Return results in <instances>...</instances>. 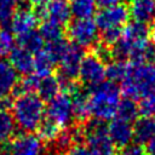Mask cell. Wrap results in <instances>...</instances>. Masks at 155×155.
Here are the masks:
<instances>
[{"label":"cell","mask_w":155,"mask_h":155,"mask_svg":"<svg viewBox=\"0 0 155 155\" xmlns=\"http://www.w3.org/2000/svg\"><path fill=\"white\" fill-rule=\"evenodd\" d=\"M130 17L128 8L125 4H115L111 6H105L102 7L101 11L96 15V24L98 29L105 30V29H111V28H122Z\"/></svg>","instance_id":"obj_10"},{"label":"cell","mask_w":155,"mask_h":155,"mask_svg":"<svg viewBox=\"0 0 155 155\" xmlns=\"http://www.w3.org/2000/svg\"><path fill=\"white\" fill-rule=\"evenodd\" d=\"M39 81H40V78L36 76L34 73L23 75V78L19 81H17L15 88L12 90V94L16 97L23 93H36Z\"/></svg>","instance_id":"obj_25"},{"label":"cell","mask_w":155,"mask_h":155,"mask_svg":"<svg viewBox=\"0 0 155 155\" xmlns=\"http://www.w3.org/2000/svg\"><path fill=\"white\" fill-rule=\"evenodd\" d=\"M108 134L116 148H125L131 144L133 139V124L115 116L110 120L108 127Z\"/></svg>","instance_id":"obj_14"},{"label":"cell","mask_w":155,"mask_h":155,"mask_svg":"<svg viewBox=\"0 0 155 155\" xmlns=\"http://www.w3.org/2000/svg\"><path fill=\"white\" fill-rule=\"evenodd\" d=\"M17 40H18L19 46L24 47L25 50H28L33 54H35L36 52L41 51L45 47V41L41 38V35L39 34V31H36V30L28 33L21 38H17Z\"/></svg>","instance_id":"obj_27"},{"label":"cell","mask_w":155,"mask_h":155,"mask_svg":"<svg viewBox=\"0 0 155 155\" xmlns=\"http://www.w3.org/2000/svg\"><path fill=\"white\" fill-rule=\"evenodd\" d=\"M155 136V119L153 116L142 115L134 120L133 139L136 144L145 145Z\"/></svg>","instance_id":"obj_17"},{"label":"cell","mask_w":155,"mask_h":155,"mask_svg":"<svg viewBox=\"0 0 155 155\" xmlns=\"http://www.w3.org/2000/svg\"><path fill=\"white\" fill-rule=\"evenodd\" d=\"M45 116L54 122L59 128L69 127L74 120L69 93L61 91L57 96L50 99L45 107Z\"/></svg>","instance_id":"obj_7"},{"label":"cell","mask_w":155,"mask_h":155,"mask_svg":"<svg viewBox=\"0 0 155 155\" xmlns=\"http://www.w3.org/2000/svg\"><path fill=\"white\" fill-rule=\"evenodd\" d=\"M65 155H91V153L88 151L86 145L79 143V144H73L65 151Z\"/></svg>","instance_id":"obj_34"},{"label":"cell","mask_w":155,"mask_h":155,"mask_svg":"<svg viewBox=\"0 0 155 155\" xmlns=\"http://www.w3.org/2000/svg\"><path fill=\"white\" fill-rule=\"evenodd\" d=\"M15 47V36L8 29L0 28V58L7 57Z\"/></svg>","instance_id":"obj_31"},{"label":"cell","mask_w":155,"mask_h":155,"mask_svg":"<svg viewBox=\"0 0 155 155\" xmlns=\"http://www.w3.org/2000/svg\"><path fill=\"white\" fill-rule=\"evenodd\" d=\"M61 130L54 122H52L48 119H44L42 122L38 127V137L41 139L42 143H53L58 134L61 133Z\"/></svg>","instance_id":"obj_28"},{"label":"cell","mask_w":155,"mask_h":155,"mask_svg":"<svg viewBox=\"0 0 155 155\" xmlns=\"http://www.w3.org/2000/svg\"><path fill=\"white\" fill-rule=\"evenodd\" d=\"M96 2H97V5L105 7V6H111V5L119 4V2H121V0H96Z\"/></svg>","instance_id":"obj_36"},{"label":"cell","mask_w":155,"mask_h":155,"mask_svg":"<svg viewBox=\"0 0 155 155\" xmlns=\"http://www.w3.org/2000/svg\"><path fill=\"white\" fill-rule=\"evenodd\" d=\"M39 34L44 39L45 44L54 42L57 40L64 39V30L63 27L52 22V21H44L39 27Z\"/></svg>","instance_id":"obj_23"},{"label":"cell","mask_w":155,"mask_h":155,"mask_svg":"<svg viewBox=\"0 0 155 155\" xmlns=\"http://www.w3.org/2000/svg\"><path fill=\"white\" fill-rule=\"evenodd\" d=\"M78 78L84 85L88 87H93L104 82L107 79L104 61L96 52L85 53L80 63Z\"/></svg>","instance_id":"obj_9"},{"label":"cell","mask_w":155,"mask_h":155,"mask_svg":"<svg viewBox=\"0 0 155 155\" xmlns=\"http://www.w3.org/2000/svg\"><path fill=\"white\" fill-rule=\"evenodd\" d=\"M67 34L73 44L88 48L98 41V27L92 18H75L69 23Z\"/></svg>","instance_id":"obj_8"},{"label":"cell","mask_w":155,"mask_h":155,"mask_svg":"<svg viewBox=\"0 0 155 155\" xmlns=\"http://www.w3.org/2000/svg\"><path fill=\"white\" fill-rule=\"evenodd\" d=\"M122 28H111V29L102 30V33H101V46H103L108 50H111L113 46L120 39Z\"/></svg>","instance_id":"obj_32"},{"label":"cell","mask_w":155,"mask_h":155,"mask_svg":"<svg viewBox=\"0 0 155 155\" xmlns=\"http://www.w3.org/2000/svg\"><path fill=\"white\" fill-rule=\"evenodd\" d=\"M149 28L147 23H126L121 30L120 39L110 50V54L116 59H128L133 63L153 62L155 52L149 44Z\"/></svg>","instance_id":"obj_1"},{"label":"cell","mask_w":155,"mask_h":155,"mask_svg":"<svg viewBox=\"0 0 155 155\" xmlns=\"http://www.w3.org/2000/svg\"><path fill=\"white\" fill-rule=\"evenodd\" d=\"M59 92H61V81L58 76L51 74V75H47L40 79L36 94L44 102H48L54 96H57Z\"/></svg>","instance_id":"obj_21"},{"label":"cell","mask_w":155,"mask_h":155,"mask_svg":"<svg viewBox=\"0 0 155 155\" xmlns=\"http://www.w3.org/2000/svg\"><path fill=\"white\" fill-rule=\"evenodd\" d=\"M69 6L75 18H92L97 10L96 0H71Z\"/></svg>","instance_id":"obj_22"},{"label":"cell","mask_w":155,"mask_h":155,"mask_svg":"<svg viewBox=\"0 0 155 155\" xmlns=\"http://www.w3.org/2000/svg\"><path fill=\"white\" fill-rule=\"evenodd\" d=\"M145 153L148 155H155V136L145 144Z\"/></svg>","instance_id":"obj_35"},{"label":"cell","mask_w":155,"mask_h":155,"mask_svg":"<svg viewBox=\"0 0 155 155\" xmlns=\"http://www.w3.org/2000/svg\"><path fill=\"white\" fill-rule=\"evenodd\" d=\"M44 144L33 132H22L8 142V155H41Z\"/></svg>","instance_id":"obj_11"},{"label":"cell","mask_w":155,"mask_h":155,"mask_svg":"<svg viewBox=\"0 0 155 155\" xmlns=\"http://www.w3.org/2000/svg\"><path fill=\"white\" fill-rule=\"evenodd\" d=\"M51 0H28V2L30 4V5H34V6H38V7H40V6H44V5H46L47 2H50Z\"/></svg>","instance_id":"obj_37"},{"label":"cell","mask_w":155,"mask_h":155,"mask_svg":"<svg viewBox=\"0 0 155 155\" xmlns=\"http://www.w3.org/2000/svg\"><path fill=\"white\" fill-rule=\"evenodd\" d=\"M16 131V124L10 110L0 109V144L8 143Z\"/></svg>","instance_id":"obj_24"},{"label":"cell","mask_w":155,"mask_h":155,"mask_svg":"<svg viewBox=\"0 0 155 155\" xmlns=\"http://www.w3.org/2000/svg\"><path fill=\"white\" fill-rule=\"evenodd\" d=\"M85 132V142L91 155H115L116 147L108 134L103 121L94 120L90 122Z\"/></svg>","instance_id":"obj_5"},{"label":"cell","mask_w":155,"mask_h":155,"mask_svg":"<svg viewBox=\"0 0 155 155\" xmlns=\"http://www.w3.org/2000/svg\"><path fill=\"white\" fill-rule=\"evenodd\" d=\"M17 81V71L12 68L8 61L0 58V99L8 97L12 93Z\"/></svg>","instance_id":"obj_19"},{"label":"cell","mask_w":155,"mask_h":155,"mask_svg":"<svg viewBox=\"0 0 155 155\" xmlns=\"http://www.w3.org/2000/svg\"><path fill=\"white\" fill-rule=\"evenodd\" d=\"M67 93L70 96L71 101V110L74 120H76L79 124H85L88 121L91 113H90V104H88V94L85 93L78 85L74 82L68 90Z\"/></svg>","instance_id":"obj_15"},{"label":"cell","mask_w":155,"mask_h":155,"mask_svg":"<svg viewBox=\"0 0 155 155\" xmlns=\"http://www.w3.org/2000/svg\"><path fill=\"white\" fill-rule=\"evenodd\" d=\"M121 101L120 87L111 81L102 82L97 86L90 87L88 104L90 113L94 120L110 121L116 116L117 107Z\"/></svg>","instance_id":"obj_4"},{"label":"cell","mask_w":155,"mask_h":155,"mask_svg":"<svg viewBox=\"0 0 155 155\" xmlns=\"http://www.w3.org/2000/svg\"><path fill=\"white\" fill-rule=\"evenodd\" d=\"M0 155H6V154H0Z\"/></svg>","instance_id":"obj_39"},{"label":"cell","mask_w":155,"mask_h":155,"mask_svg":"<svg viewBox=\"0 0 155 155\" xmlns=\"http://www.w3.org/2000/svg\"><path fill=\"white\" fill-rule=\"evenodd\" d=\"M45 102L36 93L16 96L11 105V115L22 132H34L45 119Z\"/></svg>","instance_id":"obj_3"},{"label":"cell","mask_w":155,"mask_h":155,"mask_svg":"<svg viewBox=\"0 0 155 155\" xmlns=\"http://www.w3.org/2000/svg\"><path fill=\"white\" fill-rule=\"evenodd\" d=\"M138 115H139V108H138V103H136L134 99L125 97L124 99L120 101L117 111H116L117 117L124 119L130 122H134V120L138 117Z\"/></svg>","instance_id":"obj_26"},{"label":"cell","mask_w":155,"mask_h":155,"mask_svg":"<svg viewBox=\"0 0 155 155\" xmlns=\"http://www.w3.org/2000/svg\"><path fill=\"white\" fill-rule=\"evenodd\" d=\"M10 57V64L12 65V68L22 74V75H27L33 73V64H34V54L31 52H29L28 50H25L22 46H15L13 50L11 51V53L8 54Z\"/></svg>","instance_id":"obj_16"},{"label":"cell","mask_w":155,"mask_h":155,"mask_svg":"<svg viewBox=\"0 0 155 155\" xmlns=\"http://www.w3.org/2000/svg\"><path fill=\"white\" fill-rule=\"evenodd\" d=\"M149 36H150V40H151V45H153V50L155 52V23L153 24L151 29L149 30Z\"/></svg>","instance_id":"obj_38"},{"label":"cell","mask_w":155,"mask_h":155,"mask_svg":"<svg viewBox=\"0 0 155 155\" xmlns=\"http://www.w3.org/2000/svg\"><path fill=\"white\" fill-rule=\"evenodd\" d=\"M84 54L85 52L82 47L75 44H68V46L65 47V50L63 51L57 62L59 73L58 78L61 84L75 82V80L79 76V68Z\"/></svg>","instance_id":"obj_6"},{"label":"cell","mask_w":155,"mask_h":155,"mask_svg":"<svg viewBox=\"0 0 155 155\" xmlns=\"http://www.w3.org/2000/svg\"><path fill=\"white\" fill-rule=\"evenodd\" d=\"M21 0H0V24L10 23L15 11L18 8Z\"/></svg>","instance_id":"obj_30"},{"label":"cell","mask_w":155,"mask_h":155,"mask_svg":"<svg viewBox=\"0 0 155 155\" xmlns=\"http://www.w3.org/2000/svg\"><path fill=\"white\" fill-rule=\"evenodd\" d=\"M41 155H42V154H41Z\"/></svg>","instance_id":"obj_40"},{"label":"cell","mask_w":155,"mask_h":155,"mask_svg":"<svg viewBox=\"0 0 155 155\" xmlns=\"http://www.w3.org/2000/svg\"><path fill=\"white\" fill-rule=\"evenodd\" d=\"M119 155H148L144 148L139 144H130L121 149Z\"/></svg>","instance_id":"obj_33"},{"label":"cell","mask_w":155,"mask_h":155,"mask_svg":"<svg viewBox=\"0 0 155 155\" xmlns=\"http://www.w3.org/2000/svg\"><path fill=\"white\" fill-rule=\"evenodd\" d=\"M127 68H128V62H125L121 59L111 61L108 65H105L107 78L111 82H115V84L121 82L127 73Z\"/></svg>","instance_id":"obj_29"},{"label":"cell","mask_w":155,"mask_h":155,"mask_svg":"<svg viewBox=\"0 0 155 155\" xmlns=\"http://www.w3.org/2000/svg\"><path fill=\"white\" fill-rule=\"evenodd\" d=\"M38 18L42 21H52L62 27L67 25L70 17V6L67 0H51L44 6H40L38 11H35Z\"/></svg>","instance_id":"obj_13"},{"label":"cell","mask_w":155,"mask_h":155,"mask_svg":"<svg viewBox=\"0 0 155 155\" xmlns=\"http://www.w3.org/2000/svg\"><path fill=\"white\" fill-rule=\"evenodd\" d=\"M120 84L121 94L134 101L155 93V63L128 62L127 73Z\"/></svg>","instance_id":"obj_2"},{"label":"cell","mask_w":155,"mask_h":155,"mask_svg":"<svg viewBox=\"0 0 155 155\" xmlns=\"http://www.w3.org/2000/svg\"><path fill=\"white\" fill-rule=\"evenodd\" d=\"M56 65H57V61L51 56V53L45 47L34 54L33 73L40 79L53 74Z\"/></svg>","instance_id":"obj_20"},{"label":"cell","mask_w":155,"mask_h":155,"mask_svg":"<svg viewBox=\"0 0 155 155\" xmlns=\"http://www.w3.org/2000/svg\"><path fill=\"white\" fill-rule=\"evenodd\" d=\"M38 15L29 7H18L10 19L11 33L16 38H21L28 33H31L38 27Z\"/></svg>","instance_id":"obj_12"},{"label":"cell","mask_w":155,"mask_h":155,"mask_svg":"<svg viewBox=\"0 0 155 155\" xmlns=\"http://www.w3.org/2000/svg\"><path fill=\"white\" fill-rule=\"evenodd\" d=\"M127 8L133 21L148 23L155 16V0H128Z\"/></svg>","instance_id":"obj_18"}]
</instances>
